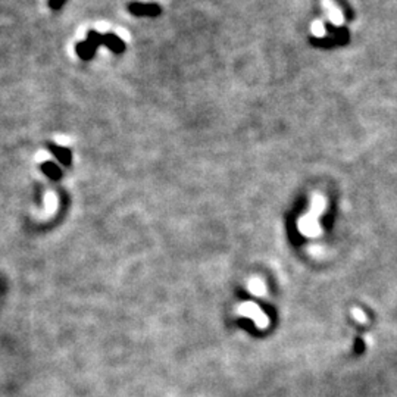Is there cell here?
Wrapping results in <instances>:
<instances>
[{
  "instance_id": "1",
  "label": "cell",
  "mask_w": 397,
  "mask_h": 397,
  "mask_svg": "<svg viewBox=\"0 0 397 397\" xmlns=\"http://www.w3.org/2000/svg\"><path fill=\"white\" fill-rule=\"evenodd\" d=\"M324 208H325V198L322 196H318V194L313 196L310 211L299 221V231L303 236H306V237H318L322 233L318 220H319V215L322 214Z\"/></svg>"
},
{
  "instance_id": "6",
  "label": "cell",
  "mask_w": 397,
  "mask_h": 397,
  "mask_svg": "<svg viewBox=\"0 0 397 397\" xmlns=\"http://www.w3.org/2000/svg\"><path fill=\"white\" fill-rule=\"evenodd\" d=\"M313 33H315L316 36H324V34H325V30H324L322 22H315V24H313Z\"/></svg>"
},
{
  "instance_id": "5",
  "label": "cell",
  "mask_w": 397,
  "mask_h": 397,
  "mask_svg": "<svg viewBox=\"0 0 397 397\" xmlns=\"http://www.w3.org/2000/svg\"><path fill=\"white\" fill-rule=\"evenodd\" d=\"M352 313H353V316H354V319H356V321H359L360 324H365V322H366V316L363 315V312H362L360 309L354 308L352 310Z\"/></svg>"
},
{
  "instance_id": "2",
  "label": "cell",
  "mask_w": 397,
  "mask_h": 397,
  "mask_svg": "<svg viewBox=\"0 0 397 397\" xmlns=\"http://www.w3.org/2000/svg\"><path fill=\"white\" fill-rule=\"evenodd\" d=\"M236 313L240 315V316L252 319L259 330H266L269 327V318H268V315L261 309L259 305H256L253 302H243L242 305H239L236 308Z\"/></svg>"
},
{
  "instance_id": "3",
  "label": "cell",
  "mask_w": 397,
  "mask_h": 397,
  "mask_svg": "<svg viewBox=\"0 0 397 397\" xmlns=\"http://www.w3.org/2000/svg\"><path fill=\"white\" fill-rule=\"evenodd\" d=\"M247 290H249L252 294H255V296H264L265 293H266L265 283L262 281V278H258V277L252 278V280L247 283Z\"/></svg>"
},
{
  "instance_id": "4",
  "label": "cell",
  "mask_w": 397,
  "mask_h": 397,
  "mask_svg": "<svg viewBox=\"0 0 397 397\" xmlns=\"http://www.w3.org/2000/svg\"><path fill=\"white\" fill-rule=\"evenodd\" d=\"M325 8L328 9V15H330V20L334 24H337V25H341L343 24V15H341V12L331 3V2H328V0H325Z\"/></svg>"
}]
</instances>
